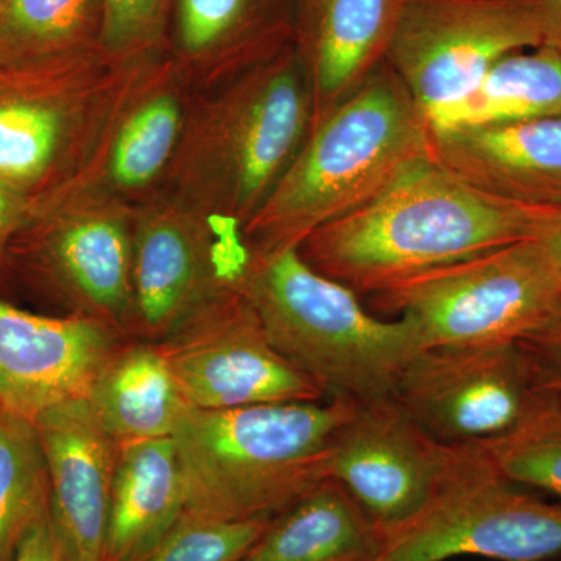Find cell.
I'll return each mask as SVG.
<instances>
[{
    "instance_id": "1",
    "label": "cell",
    "mask_w": 561,
    "mask_h": 561,
    "mask_svg": "<svg viewBox=\"0 0 561 561\" xmlns=\"http://www.w3.org/2000/svg\"><path fill=\"white\" fill-rule=\"evenodd\" d=\"M548 208L476 190L427 153L370 202L311 232L298 253L357 295L478 256L537 231Z\"/></svg>"
},
{
    "instance_id": "2",
    "label": "cell",
    "mask_w": 561,
    "mask_h": 561,
    "mask_svg": "<svg viewBox=\"0 0 561 561\" xmlns=\"http://www.w3.org/2000/svg\"><path fill=\"white\" fill-rule=\"evenodd\" d=\"M427 153L426 116L383 61L313 125L271 197L243 227V239L254 251L298 249L311 232L370 202Z\"/></svg>"
},
{
    "instance_id": "3",
    "label": "cell",
    "mask_w": 561,
    "mask_h": 561,
    "mask_svg": "<svg viewBox=\"0 0 561 561\" xmlns=\"http://www.w3.org/2000/svg\"><path fill=\"white\" fill-rule=\"evenodd\" d=\"M359 402L190 405L172 435L186 512L227 522L273 519L330 479L332 438Z\"/></svg>"
},
{
    "instance_id": "4",
    "label": "cell",
    "mask_w": 561,
    "mask_h": 561,
    "mask_svg": "<svg viewBox=\"0 0 561 561\" xmlns=\"http://www.w3.org/2000/svg\"><path fill=\"white\" fill-rule=\"evenodd\" d=\"M236 287L273 348L327 400L391 398L421 351L411 320L373 316L356 291L313 271L298 249L251 250Z\"/></svg>"
},
{
    "instance_id": "5",
    "label": "cell",
    "mask_w": 561,
    "mask_h": 561,
    "mask_svg": "<svg viewBox=\"0 0 561 561\" xmlns=\"http://www.w3.org/2000/svg\"><path fill=\"white\" fill-rule=\"evenodd\" d=\"M312 117L311 87L289 44L186 119L171 164L176 201L243 230L297 158Z\"/></svg>"
},
{
    "instance_id": "6",
    "label": "cell",
    "mask_w": 561,
    "mask_h": 561,
    "mask_svg": "<svg viewBox=\"0 0 561 561\" xmlns=\"http://www.w3.org/2000/svg\"><path fill=\"white\" fill-rule=\"evenodd\" d=\"M164 54L99 47L49 65L0 66V176L38 201L79 181Z\"/></svg>"
},
{
    "instance_id": "7",
    "label": "cell",
    "mask_w": 561,
    "mask_h": 561,
    "mask_svg": "<svg viewBox=\"0 0 561 561\" xmlns=\"http://www.w3.org/2000/svg\"><path fill=\"white\" fill-rule=\"evenodd\" d=\"M411 320L421 350L515 345L561 317V286L534 239L434 268L371 295Z\"/></svg>"
},
{
    "instance_id": "8",
    "label": "cell",
    "mask_w": 561,
    "mask_h": 561,
    "mask_svg": "<svg viewBox=\"0 0 561 561\" xmlns=\"http://www.w3.org/2000/svg\"><path fill=\"white\" fill-rule=\"evenodd\" d=\"M551 561L561 557V505L502 479L479 446H465L449 478L400 529L386 535L378 561Z\"/></svg>"
},
{
    "instance_id": "9",
    "label": "cell",
    "mask_w": 561,
    "mask_h": 561,
    "mask_svg": "<svg viewBox=\"0 0 561 561\" xmlns=\"http://www.w3.org/2000/svg\"><path fill=\"white\" fill-rule=\"evenodd\" d=\"M541 46L531 0H408L386 61L427 116L474 90L502 58Z\"/></svg>"
},
{
    "instance_id": "10",
    "label": "cell",
    "mask_w": 561,
    "mask_h": 561,
    "mask_svg": "<svg viewBox=\"0 0 561 561\" xmlns=\"http://www.w3.org/2000/svg\"><path fill=\"white\" fill-rule=\"evenodd\" d=\"M135 216L111 197L61 191L41 198L14 239L11 261L22 262L66 301L116 327L135 311Z\"/></svg>"
},
{
    "instance_id": "11",
    "label": "cell",
    "mask_w": 561,
    "mask_h": 561,
    "mask_svg": "<svg viewBox=\"0 0 561 561\" xmlns=\"http://www.w3.org/2000/svg\"><path fill=\"white\" fill-rule=\"evenodd\" d=\"M242 228L173 198L135 214L133 294L144 327L165 339L234 289L250 257Z\"/></svg>"
},
{
    "instance_id": "12",
    "label": "cell",
    "mask_w": 561,
    "mask_h": 561,
    "mask_svg": "<svg viewBox=\"0 0 561 561\" xmlns=\"http://www.w3.org/2000/svg\"><path fill=\"white\" fill-rule=\"evenodd\" d=\"M541 394L515 343L421 350L391 400L435 440L461 448L511 432Z\"/></svg>"
},
{
    "instance_id": "13",
    "label": "cell",
    "mask_w": 561,
    "mask_h": 561,
    "mask_svg": "<svg viewBox=\"0 0 561 561\" xmlns=\"http://www.w3.org/2000/svg\"><path fill=\"white\" fill-rule=\"evenodd\" d=\"M160 350L194 408L327 400L273 348L238 287L165 337Z\"/></svg>"
},
{
    "instance_id": "14",
    "label": "cell",
    "mask_w": 561,
    "mask_h": 561,
    "mask_svg": "<svg viewBox=\"0 0 561 561\" xmlns=\"http://www.w3.org/2000/svg\"><path fill=\"white\" fill-rule=\"evenodd\" d=\"M463 451L435 440L391 398L359 402L332 438L328 474L387 535L426 507Z\"/></svg>"
},
{
    "instance_id": "15",
    "label": "cell",
    "mask_w": 561,
    "mask_h": 561,
    "mask_svg": "<svg viewBox=\"0 0 561 561\" xmlns=\"http://www.w3.org/2000/svg\"><path fill=\"white\" fill-rule=\"evenodd\" d=\"M114 327L94 317H47L0 300L2 411L35 419L51 405L87 397L116 351Z\"/></svg>"
},
{
    "instance_id": "16",
    "label": "cell",
    "mask_w": 561,
    "mask_h": 561,
    "mask_svg": "<svg viewBox=\"0 0 561 561\" xmlns=\"http://www.w3.org/2000/svg\"><path fill=\"white\" fill-rule=\"evenodd\" d=\"M33 423L49 470L55 524L77 561H102L119 445L87 397L51 405Z\"/></svg>"
},
{
    "instance_id": "17",
    "label": "cell",
    "mask_w": 561,
    "mask_h": 561,
    "mask_svg": "<svg viewBox=\"0 0 561 561\" xmlns=\"http://www.w3.org/2000/svg\"><path fill=\"white\" fill-rule=\"evenodd\" d=\"M405 3L408 0H295L291 44L311 87L312 127L386 61Z\"/></svg>"
},
{
    "instance_id": "18",
    "label": "cell",
    "mask_w": 561,
    "mask_h": 561,
    "mask_svg": "<svg viewBox=\"0 0 561 561\" xmlns=\"http://www.w3.org/2000/svg\"><path fill=\"white\" fill-rule=\"evenodd\" d=\"M449 172L502 201L561 206V117L431 130Z\"/></svg>"
},
{
    "instance_id": "19",
    "label": "cell",
    "mask_w": 561,
    "mask_h": 561,
    "mask_svg": "<svg viewBox=\"0 0 561 561\" xmlns=\"http://www.w3.org/2000/svg\"><path fill=\"white\" fill-rule=\"evenodd\" d=\"M294 9L295 0H175V60L230 80L291 44Z\"/></svg>"
},
{
    "instance_id": "20",
    "label": "cell",
    "mask_w": 561,
    "mask_h": 561,
    "mask_svg": "<svg viewBox=\"0 0 561 561\" xmlns=\"http://www.w3.org/2000/svg\"><path fill=\"white\" fill-rule=\"evenodd\" d=\"M186 511L173 438L119 446L102 561H144Z\"/></svg>"
},
{
    "instance_id": "21",
    "label": "cell",
    "mask_w": 561,
    "mask_h": 561,
    "mask_svg": "<svg viewBox=\"0 0 561 561\" xmlns=\"http://www.w3.org/2000/svg\"><path fill=\"white\" fill-rule=\"evenodd\" d=\"M386 535L327 479L268 523L241 561H378Z\"/></svg>"
},
{
    "instance_id": "22",
    "label": "cell",
    "mask_w": 561,
    "mask_h": 561,
    "mask_svg": "<svg viewBox=\"0 0 561 561\" xmlns=\"http://www.w3.org/2000/svg\"><path fill=\"white\" fill-rule=\"evenodd\" d=\"M87 398L103 430L119 446L172 437L191 405L160 346L149 345L114 351Z\"/></svg>"
},
{
    "instance_id": "23",
    "label": "cell",
    "mask_w": 561,
    "mask_h": 561,
    "mask_svg": "<svg viewBox=\"0 0 561 561\" xmlns=\"http://www.w3.org/2000/svg\"><path fill=\"white\" fill-rule=\"evenodd\" d=\"M175 66L164 58L111 127L95 162L114 191L147 190L171 168L187 119L180 91L165 87Z\"/></svg>"
},
{
    "instance_id": "24",
    "label": "cell",
    "mask_w": 561,
    "mask_h": 561,
    "mask_svg": "<svg viewBox=\"0 0 561 561\" xmlns=\"http://www.w3.org/2000/svg\"><path fill=\"white\" fill-rule=\"evenodd\" d=\"M561 117V54L551 47L513 51L460 101L432 111L431 130Z\"/></svg>"
},
{
    "instance_id": "25",
    "label": "cell",
    "mask_w": 561,
    "mask_h": 561,
    "mask_svg": "<svg viewBox=\"0 0 561 561\" xmlns=\"http://www.w3.org/2000/svg\"><path fill=\"white\" fill-rule=\"evenodd\" d=\"M105 0H0V66L31 68L102 46Z\"/></svg>"
},
{
    "instance_id": "26",
    "label": "cell",
    "mask_w": 561,
    "mask_h": 561,
    "mask_svg": "<svg viewBox=\"0 0 561 561\" xmlns=\"http://www.w3.org/2000/svg\"><path fill=\"white\" fill-rule=\"evenodd\" d=\"M50 511L49 470L35 423L0 411V561H13L27 531Z\"/></svg>"
},
{
    "instance_id": "27",
    "label": "cell",
    "mask_w": 561,
    "mask_h": 561,
    "mask_svg": "<svg viewBox=\"0 0 561 561\" xmlns=\"http://www.w3.org/2000/svg\"><path fill=\"white\" fill-rule=\"evenodd\" d=\"M479 448L505 481L561 497V401L541 394L518 426Z\"/></svg>"
},
{
    "instance_id": "28",
    "label": "cell",
    "mask_w": 561,
    "mask_h": 561,
    "mask_svg": "<svg viewBox=\"0 0 561 561\" xmlns=\"http://www.w3.org/2000/svg\"><path fill=\"white\" fill-rule=\"evenodd\" d=\"M271 522H227L184 511L144 561H241Z\"/></svg>"
},
{
    "instance_id": "29",
    "label": "cell",
    "mask_w": 561,
    "mask_h": 561,
    "mask_svg": "<svg viewBox=\"0 0 561 561\" xmlns=\"http://www.w3.org/2000/svg\"><path fill=\"white\" fill-rule=\"evenodd\" d=\"M175 0H105L103 49L117 55L165 50Z\"/></svg>"
},
{
    "instance_id": "30",
    "label": "cell",
    "mask_w": 561,
    "mask_h": 561,
    "mask_svg": "<svg viewBox=\"0 0 561 561\" xmlns=\"http://www.w3.org/2000/svg\"><path fill=\"white\" fill-rule=\"evenodd\" d=\"M516 345L535 390L561 401V317Z\"/></svg>"
},
{
    "instance_id": "31",
    "label": "cell",
    "mask_w": 561,
    "mask_h": 561,
    "mask_svg": "<svg viewBox=\"0 0 561 561\" xmlns=\"http://www.w3.org/2000/svg\"><path fill=\"white\" fill-rule=\"evenodd\" d=\"M38 205V198L24 194L0 176V275L11 262L14 239L27 227Z\"/></svg>"
},
{
    "instance_id": "32",
    "label": "cell",
    "mask_w": 561,
    "mask_h": 561,
    "mask_svg": "<svg viewBox=\"0 0 561 561\" xmlns=\"http://www.w3.org/2000/svg\"><path fill=\"white\" fill-rule=\"evenodd\" d=\"M13 561H77L54 522L51 511L25 535Z\"/></svg>"
},
{
    "instance_id": "33",
    "label": "cell",
    "mask_w": 561,
    "mask_h": 561,
    "mask_svg": "<svg viewBox=\"0 0 561 561\" xmlns=\"http://www.w3.org/2000/svg\"><path fill=\"white\" fill-rule=\"evenodd\" d=\"M530 239L537 243L561 286V206L546 210Z\"/></svg>"
},
{
    "instance_id": "34",
    "label": "cell",
    "mask_w": 561,
    "mask_h": 561,
    "mask_svg": "<svg viewBox=\"0 0 561 561\" xmlns=\"http://www.w3.org/2000/svg\"><path fill=\"white\" fill-rule=\"evenodd\" d=\"M545 31L546 47L561 54V0H531Z\"/></svg>"
},
{
    "instance_id": "35",
    "label": "cell",
    "mask_w": 561,
    "mask_h": 561,
    "mask_svg": "<svg viewBox=\"0 0 561 561\" xmlns=\"http://www.w3.org/2000/svg\"><path fill=\"white\" fill-rule=\"evenodd\" d=\"M0 411H2V398H0Z\"/></svg>"
}]
</instances>
